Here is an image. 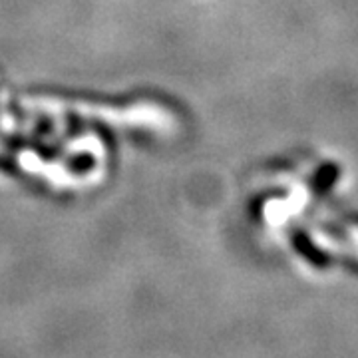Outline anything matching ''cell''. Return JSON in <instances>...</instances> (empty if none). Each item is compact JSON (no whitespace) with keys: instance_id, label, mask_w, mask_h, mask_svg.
<instances>
[{"instance_id":"obj_1","label":"cell","mask_w":358,"mask_h":358,"mask_svg":"<svg viewBox=\"0 0 358 358\" xmlns=\"http://www.w3.org/2000/svg\"><path fill=\"white\" fill-rule=\"evenodd\" d=\"M294 243V249L301 253V257H305L310 265H315V267H329V257L324 255L322 251H320L317 245H313L310 241H308L307 235H301V233H296L293 239Z\"/></svg>"}]
</instances>
